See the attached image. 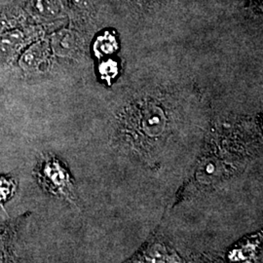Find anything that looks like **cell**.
Masks as SVG:
<instances>
[{"label":"cell","mask_w":263,"mask_h":263,"mask_svg":"<svg viewBox=\"0 0 263 263\" xmlns=\"http://www.w3.org/2000/svg\"><path fill=\"white\" fill-rule=\"evenodd\" d=\"M33 175L38 184L46 192L73 202V180L64 163L56 156L42 155L33 171Z\"/></svg>","instance_id":"6da1fadb"},{"label":"cell","mask_w":263,"mask_h":263,"mask_svg":"<svg viewBox=\"0 0 263 263\" xmlns=\"http://www.w3.org/2000/svg\"><path fill=\"white\" fill-rule=\"evenodd\" d=\"M39 37L40 30L33 27L22 26L7 30L0 34V57L7 63H13Z\"/></svg>","instance_id":"7a4b0ae2"},{"label":"cell","mask_w":263,"mask_h":263,"mask_svg":"<svg viewBox=\"0 0 263 263\" xmlns=\"http://www.w3.org/2000/svg\"><path fill=\"white\" fill-rule=\"evenodd\" d=\"M50 60L51 53L47 42L37 40L21 54L18 64L25 74L34 76L47 70Z\"/></svg>","instance_id":"3957f363"},{"label":"cell","mask_w":263,"mask_h":263,"mask_svg":"<svg viewBox=\"0 0 263 263\" xmlns=\"http://www.w3.org/2000/svg\"><path fill=\"white\" fill-rule=\"evenodd\" d=\"M22 26H26V16L20 8L9 7L0 10V34Z\"/></svg>","instance_id":"277c9868"},{"label":"cell","mask_w":263,"mask_h":263,"mask_svg":"<svg viewBox=\"0 0 263 263\" xmlns=\"http://www.w3.org/2000/svg\"><path fill=\"white\" fill-rule=\"evenodd\" d=\"M18 179L11 175H0V208L9 202L18 190Z\"/></svg>","instance_id":"5b68a950"}]
</instances>
